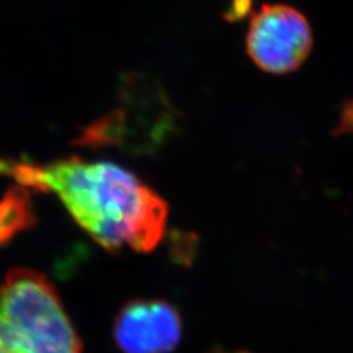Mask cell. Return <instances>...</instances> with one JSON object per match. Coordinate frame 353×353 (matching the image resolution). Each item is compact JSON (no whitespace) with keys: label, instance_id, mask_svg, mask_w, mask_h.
Instances as JSON below:
<instances>
[{"label":"cell","instance_id":"1","mask_svg":"<svg viewBox=\"0 0 353 353\" xmlns=\"http://www.w3.org/2000/svg\"><path fill=\"white\" fill-rule=\"evenodd\" d=\"M0 176L54 194L109 252H152L164 237L168 204L138 176L109 161L77 157L34 164L0 157Z\"/></svg>","mask_w":353,"mask_h":353},{"label":"cell","instance_id":"2","mask_svg":"<svg viewBox=\"0 0 353 353\" xmlns=\"http://www.w3.org/2000/svg\"><path fill=\"white\" fill-rule=\"evenodd\" d=\"M0 341L8 353H84L55 287L30 268L0 283Z\"/></svg>","mask_w":353,"mask_h":353},{"label":"cell","instance_id":"3","mask_svg":"<svg viewBox=\"0 0 353 353\" xmlns=\"http://www.w3.org/2000/svg\"><path fill=\"white\" fill-rule=\"evenodd\" d=\"M246 46L261 70L276 75L290 74L309 57L313 33L299 10L285 4H265L252 16Z\"/></svg>","mask_w":353,"mask_h":353},{"label":"cell","instance_id":"4","mask_svg":"<svg viewBox=\"0 0 353 353\" xmlns=\"http://www.w3.org/2000/svg\"><path fill=\"white\" fill-rule=\"evenodd\" d=\"M114 339L123 353H169L182 338V321L170 303L135 300L121 309Z\"/></svg>","mask_w":353,"mask_h":353},{"label":"cell","instance_id":"5","mask_svg":"<svg viewBox=\"0 0 353 353\" xmlns=\"http://www.w3.org/2000/svg\"><path fill=\"white\" fill-rule=\"evenodd\" d=\"M26 199L24 192L20 191L12 192L0 203V245L30 223L32 214Z\"/></svg>","mask_w":353,"mask_h":353},{"label":"cell","instance_id":"6","mask_svg":"<svg viewBox=\"0 0 353 353\" xmlns=\"http://www.w3.org/2000/svg\"><path fill=\"white\" fill-rule=\"evenodd\" d=\"M0 353H8V351L6 350V347L3 345V343L0 341Z\"/></svg>","mask_w":353,"mask_h":353},{"label":"cell","instance_id":"7","mask_svg":"<svg viewBox=\"0 0 353 353\" xmlns=\"http://www.w3.org/2000/svg\"><path fill=\"white\" fill-rule=\"evenodd\" d=\"M239 353H243V352H239Z\"/></svg>","mask_w":353,"mask_h":353}]
</instances>
